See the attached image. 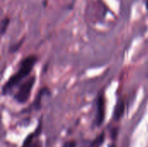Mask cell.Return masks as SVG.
<instances>
[{
  "instance_id": "obj_7",
  "label": "cell",
  "mask_w": 148,
  "mask_h": 147,
  "mask_svg": "<svg viewBox=\"0 0 148 147\" xmlns=\"http://www.w3.org/2000/svg\"><path fill=\"white\" fill-rule=\"evenodd\" d=\"M104 137H105V134L104 133H101L98 138H96V139L92 143L91 147H99L104 141Z\"/></svg>"
},
{
  "instance_id": "obj_3",
  "label": "cell",
  "mask_w": 148,
  "mask_h": 147,
  "mask_svg": "<svg viewBox=\"0 0 148 147\" xmlns=\"http://www.w3.org/2000/svg\"><path fill=\"white\" fill-rule=\"evenodd\" d=\"M105 119V99L103 95H100L97 101V113H96V125L101 126Z\"/></svg>"
},
{
  "instance_id": "obj_4",
  "label": "cell",
  "mask_w": 148,
  "mask_h": 147,
  "mask_svg": "<svg viewBox=\"0 0 148 147\" xmlns=\"http://www.w3.org/2000/svg\"><path fill=\"white\" fill-rule=\"evenodd\" d=\"M124 111H125V104H124V102H123L122 101H120L117 103V105H116V107H115V108H114V119L115 120H119L121 118V116L123 115Z\"/></svg>"
},
{
  "instance_id": "obj_5",
  "label": "cell",
  "mask_w": 148,
  "mask_h": 147,
  "mask_svg": "<svg viewBox=\"0 0 148 147\" xmlns=\"http://www.w3.org/2000/svg\"><path fill=\"white\" fill-rule=\"evenodd\" d=\"M10 18L7 17V16H5L4 18L2 19V21H1V27H0V29H1V34L2 35H4V33H5V31H6L9 24H10Z\"/></svg>"
},
{
  "instance_id": "obj_8",
  "label": "cell",
  "mask_w": 148,
  "mask_h": 147,
  "mask_svg": "<svg viewBox=\"0 0 148 147\" xmlns=\"http://www.w3.org/2000/svg\"><path fill=\"white\" fill-rule=\"evenodd\" d=\"M34 136H36V133H32V134L29 135V136L26 138L25 141L23 142V147H30V145H31V143H32V140H33V137H34Z\"/></svg>"
},
{
  "instance_id": "obj_2",
  "label": "cell",
  "mask_w": 148,
  "mask_h": 147,
  "mask_svg": "<svg viewBox=\"0 0 148 147\" xmlns=\"http://www.w3.org/2000/svg\"><path fill=\"white\" fill-rule=\"evenodd\" d=\"M35 81H36V77L31 76L20 86L18 91L16 93V94L14 96L15 100L18 103L23 104L29 100L30 94H31V91H32V88L34 87Z\"/></svg>"
},
{
  "instance_id": "obj_6",
  "label": "cell",
  "mask_w": 148,
  "mask_h": 147,
  "mask_svg": "<svg viewBox=\"0 0 148 147\" xmlns=\"http://www.w3.org/2000/svg\"><path fill=\"white\" fill-rule=\"evenodd\" d=\"M45 90H47V89H46V88H43V89L40 90L39 94H37L36 99V101H34V106H35L36 109H39V108H40V107H41V102H40V101H41V98H42V94H44Z\"/></svg>"
},
{
  "instance_id": "obj_10",
  "label": "cell",
  "mask_w": 148,
  "mask_h": 147,
  "mask_svg": "<svg viewBox=\"0 0 148 147\" xmlns=\"http://www.w3.org/2000/svg\"><path fill=\"white\" fill-rule=\"evenodd\" d=\"M47 2H48V0H44V1H43V5H44V6L47 5Z\"/></svg>"
},
{
  "instance_id": "obj_1",
  "label": "cell",
  "mask_w": 148,
  "mask_h": 147,
  "mask_svg": "<svg viewBox=\"0 0 148 147\" xmlns=\"http://www.w3.org/2000/svg\"><path fill=\"white\" fill-rule=\"evenodd\" d=\"M36 62H37V57L36 55H29L24 58L21 62L20 68L17 70V72L14 74L13 75H11L10 78L3 85V89H2L3 94H8L13 88L16 87L25 77H27L30 74Z\"/></svg>"
},
{
  "instance_id": "obj_9",
  "label": "cell",
  "mask_w": 148,
  "mask_h": 147,
  "mask_svg": "<svg viewBox=\"0 0 148 147\" xmlns=\"http://www.w3.org/2000/svg\"><path fill=\"white\" fill-rule=\"evenodd\" d=\"M23 41H24V38H23V39H22V40H20L18 42H16V43L13 44L12 46H10V52H16V50H18V49H19V48L21 47V45L23 44Z\"/></svg>"
},
{
  "instance_id": "obj_12",
  "label": "cell",
  "mask_w": 148,
  "mask_h": 147,
  "mask_svg": "<svg viewBox=\"0 0 148 147\" xmlns=\"http://www.w3.org/2000/svg\"><path fill=\"white\" fill-rule=\"evenodd\" d=\"M36 147H39V146H36Z\"/></svg>"
},
{
  "instance_id": "obj_11",
  "label": "cell",
  "mask_w": 148,
  "mask_h": 147,
  "mask_svg": "<svg viewBox=\"0 0 148 147\" xmlns=\"http://www.w3.org/2000/svg\"><path fill=\"white\" fill-rule=\"evenodd\" d=\"M146 7H147V9L148 10V0H146Z\"/></svg>"
}]
</instances>
